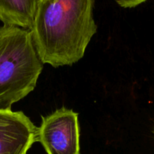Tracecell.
Wrapping results in <instances>:
<instances>
[{
	"instance_id": "cell-6",
	"label": "cell",
	"mask_w": 154,
	"mask_h": 154,
	"mask_svg": "<svg viewBox=\"0 0 154 154\" xmlns=\"http://www.w3.org/2000/svg\"><path fill=\"white\" fill-rule=\"evenodd\" d=\"M114 1L121 7L131 8H134L145 2L147 0H114Z\"/></svg>"
},
{
	"instance_id": "cell-3",
	"label": "cell",
	"mask_w": 154,
	"mask_h": 154,
	"mask_svg": "<svg viewBox=\"0 0 154 154\" xmlns=\"http://www.w3.org/2000/svg\"><path fill=\"white\" fill-rule=\"evenodd\" d=\"M37 141L48 154H79L78 114L61 108L42 117Z\"/></svg>"
},
{
	"instance_id": "cell-1",
	"label": "cell",
	"mask_w": 154,
	"mask_h": 154,
	"mask_svg": "<svg viewBox=\"0 0 154 154\" xmlns=\"http://www.w3.org/2000/svg\"><path fill=\"white\" fill-rule=\"evenodd\" d=\"M95 0H39L31 29L43 64L72 66L81 60L97 32Z\"/></svg>"
},
{
	"instance_id": "cell-4",
	"label": "cell",
	"mask_w": 154,
	"mask_h": 154,
	"mask_svg": "<svg viewBox=\"0 0 154 154\" xmlns=\"http://www.w3.org/2000/svg\"><path fill=\"white\" fill-rule=\"evenodd\" d=\"M37 137L38 128L22 111L0 110V154H27Z\"/></svg>"
},
{
	"instance_id": "cell-2",
	"label": "cell",
	"mask_w": 154,
	"mask_h": 154,
	"mask_svg": "<svg viewBox=\"0 0 154 154\" xmlns=\"http://www.w3.org/2000/svg\"><path fill=\"white\" fill-rule=\"evenodd\" d=\"M43 65L31 30L0 26V110H11L34 90Z\"/></svg>"
},
{
	"instance_id": "cell-5",
	"label": "cell",
	"mask_w": 154,
	"mask_h": 154,
	"mask_svg": "<svg viewBox=\"0 0 154 154\" xmlns=\"http://www.w3.org/2000/svg\"><path fill=\"white\" fill-rule=\"evenodd\" d=\"M39 0H0V20L5 26L31 30Z\"/></svg>"
}]
</instances>
